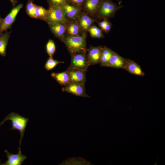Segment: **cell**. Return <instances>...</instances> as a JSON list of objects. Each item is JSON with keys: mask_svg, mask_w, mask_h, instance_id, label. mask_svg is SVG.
Segmentation results:
<instances>
[{"mask_svg": "<svg viewBox=\"0 0 165 165\" xmlns=\"http://www.w3.org/2000/svg\"><path fill=\"white\" fill-rule=\"evenodd\" d=\"M86 36V33L76 36H66L62 42L70 55L79 52L87 53Z\"/></svg>", "mask_w": 165, "mask_h": 165, "instance_id": "6da1fadb", "label": "cell"}, {"mask_svg": "<svg viewBox=\"0 0 165 165\" xmlns=\"http://www.w3.org/2000/svg\"><path fill=\"white\" fill-rule=\"evenodd\" d=\"M123 7L122 5H117L112 0H102L94 17L99 20H108L113 17L116 13Z\"/></svg>", "mask_w": 165, "mask_h": 165, "instance_id": "7a4b0ae2", "label": "cell"}, {"mask_svg": "<svg viewBox=\"0 0 165 165\" xmlns=\"http://www.w3.org/2000/svg\"><path fill=\"white\" fill-rule=\"evenodd\" d=\"M10 120L11 122L12 128L10 130H16L20 132V135L19 140V147L21 148V141L24 135L27 124L28 122V118L24 117L17 113L12 112L5 117L0 123V126L3 125L6 121Z\"/></svg>", "mask_w": 165, "mask_h": 165, "instance_id": "3957f363", "label": "cell"}, {"mask_svg": "<svg viewBox=\"0 0 165 165\" xmlns=\"http://www.w3.org/2000/svg\"><path fill=\"white\" fill-rule=\"evenodd\" d=\"M71 55V63L67 70L76 69L87 72L89 65L86 53L79 52Z\"/></svg>", "mask_w": 165, "mask_h": 165, "instance_id": "277c9868", "label": "cell"}, {"mask_svg": "<svg viewBox=\"0 0 165 165\" xmlns=\"http://www.w3.org/2000/svg\"><path fill=\"white\" fill-rule=\"evenodd\" d=\"M45 21L48 24L58 22H69L65 17L63 7L49 6Z\"/></svg>", "mask_w": 165, "mask_h": 165, "instance_id": "5b68a950", "label": "cell"}, {"mask_svg": "<svg viewBox=\"0 0 165 165\" xmlns=\"http://www.w3.org/2000/svg\"><path fill=\"white\" fill-rule=\"evenodd\" d=\"M23 6V5L21 3L14 7L6 16L4 18H3L0 27V35L4 31L10 28L18 13Z\"/></svg>", "mask_w": 165, "mask_h": 165, "instance_id": "8992f818", "label": "cell"}, {"mask_svg": "<svg viewBox=\"0 0 165 165\" xmlns=\"http://www.w3.org/2000/svg\"><path fill=\"white\" fill-rule=\"evenodd\" d=\"M64 15L68 22L76 20L81 13L82 8L67 2L63 7Z\"/></svg>", "mask_w": 165, "mask_h": 165, "instance_id": "52a82bcc", "label": "cell"}, {"mask_svg": "<svg viewBox=\"0 0 165 165\" xmlns=\"http://www.w3.org/2000/svg\"><path fill=\"white\" fill-rule=\"evenodd\" d=\"M85 84H80L70 82L65 87L62 88V90L71 93L78 96L90 97L85 92Z\"/></svg>", "mask_w": 165, "mask_h": 165, "instance_id": "ba28073f", "label": "cell"}, {"mask_svg": "<svg viewBox=\"0 0 165 165\" xmlns=\"http://www.w3.org/2000/svg\"><path fill=\"white\" fill-rule=\"evenodd\" d=\"M18 152L16 154L10 153L6 150L4 152L6 154L7 160L2 165H21L27 158V157L23 155L21 152V148H18Z\"/></svg>", "mask_w": 165, "mask_h": 165, "instance_id": "9c48e42d", "label": "cell"}, {"mask_svg": "<svg viewBox=\"0 0 165 165\" xmlns=\"http://www.w3.org/2000/svg\"><path fill=\"white\" fill-rule=\"evenodd\" d=\"M102 47L100 46L94 47L91 46L87 49V56L89 66L99 63Z\"/></svg>", "mask_w": 165, "mask_h": 165, "instance_id": "30bf717a", "label": "cell"}, {"mask_svg": "<svg viewBox=\"0 0 165 165\" xmlns=\"http://www.w3.org/2000/svg\"><path fill=\"white\" fill-rule=\"evenodd\" d=\"M82 33H86L92 24L97 20L82 12L76 20Z\"/></svg>", "mask_w": 165, "mask_h": 165, "instance_id": "8fae6325", "label": "cell"}, {"mask_svg": "<svg viewBox=\"0 0 165 165\" xmlns=\"http://www.w3.org/2000/svg\"><path fill=\"white\" fill-rule=\"evenodd\" d=\"M67 24L62 22H58L48 25L52 33L62 42L66 36Z\"/></svg>", "mask_w": 165, "mask_h": 165, "instance_id": "7c38bea8", "label": "cell"}, {"mask_svg": "<svg viewBox=\"0 0 165 165\" xmlns=\"http://www.w3.org/2000/svg\"><path fill=\"white\" fill-rule=\"evenodd\" d=\"M102 0H85L82 7L84 11L91 16L94 15L99 8Z\"/></svg>", "mask_w": 165, "mask_h": 165, "instance_id": "4fadbf2b", "label": "cell"}, {"mask_svg": "<svg viewBox=\"0 0 165 165\" xmlns=\"http://www.w3.org/2000/svg\"><path fill=\"white\" fill-rule=\"evenodd\" d=\"M126 59L114 52L106 67L123 69L126 64Z\"/></svg>", "mask_w": 165, "mask_h": 165, "instance_id": "5bb4252c", "label": "cell"}, {"mask_svg": "<svg viewBox=\"0 0 165 165\" xmlns=\"http://www.w3.org/2000/svg\"><path fill=\"white\" fill-rule=\"evenodd\" d=\"M67 70L69 74L70 82L76 83L85 84L86 81V71L76 69Z\"/></svg>", "mask_w": 165, "mask_h": 165, "instance_id": "9a60e30c", "label": "cell"}, {"mask_svg": "<svg viewBox=\"0 0 165 165\" xmlns=\"http://www.w3.org/2000/svg\"><path fill=\"white\" fill-rule=\"evenodd\" d=\"M123 69L135 75L143 76L145 75L140 66L130 59H127L126 64Z\"/></svg>", "mask_w": 165, "mask_h": 165, "instance_id": "2e32d148", "label": "cell"}, {"mask_svg": "<svg viewBox=\"0 0 165 165\" xmlns=\"http://www.w3.org/2000/svg\"><path fill=\"white\" fill-rule=\"evenodd\" d=\"M51 76L61 86H65L70 82L69 74L67 70L58 73L52 72Z\"/></svg>", "mask_w": 165, "mask_h": 165, "instance_id": "e0dca14e", "label": "cell"}, {"mask_svg": "<svg viewBox=\"0 0 165 165\" xmlns=\"http://www.w3.org/2000/svg\"><path fill=\"white\" fill-rule=\"evenodd\" d=\"M83 33L76 20L69 22L67 24L66 34L69 36H76Z\"/></svg>", "mask_w": 165, "mask_h": 165, "instance_id": "ac0fdd59", "label": "cell"}, {"mask_svg": "<svg viewBox=\"0 0 165 165\" xmlns=\"http://www.w3.org/2000/svg\"><path fill=\"white\" fill-rule=\"evenodd\" d=\"M114 52L106 46L102 47L99 63L101 66L106 67Z\"/></svg>", "mask_w": 165, "mask_h": 165, "instance_id": "d6986e66", "label": "cell"}, {"mask_svg": "<svg viewBox=\"0 0 165 165\" xmlns=\"http://www.w3.org/2000/svg\"><path fill=\"white\" fill-rule=\"evenodd\" d=\"M11 31H6L0 35V55H6V49Z\"/></svg>", "mask_w": 165, "mask_h": 165, "instance_id": "ffe728a7", "label": "cell"}, {"mask_svg": "<svg viewBox=\"0 0 165 165\" xmlns=\"http://www.w3.org/2000/svg\"><path fill=\"white\" fill-rule=\"evenodd\" d=\"M48 12V9L43 7L36 6L35 10V18L45 21Z\"/></svg>", "mask_w": 165, "mask_h": 165, "instance_id": "44dd1931", "label": "cell"}, {"mask_svg": "<svg viewBox=\"0 0 165 165\" xmlns=\"http://www.w3.org/2000/svg\"><path fill=\"white\" fill-rule=\"evenodd\" d=\"M88 31L92 38H101L104 37L103 31L95 25H91Z\"/></svg>", "mask_w": 165, "mask_h": 165, "instance_id": "7402d4cb", "label": "cell"}, {"mask_svg": "<svg viewBox=\"0 0 165 165\" xmlns=\"http://www.w3.org/2000/svg\"><path fill=\"white\" fill-rule=\"evenodd\" d=\"M64 63L63 61L54 59L53 57H49L45 64V68L47 71H50L55 68L57 64Z\"/></svg>", "mask_w": 165, "mask_h": 165, "instance_id": "603a6c76", "label": "cell"}, {"mask_svg": "<svg viewBox=\"0 0 165 165\" xmlns=\"http://www.w3.org/2000/svg\"><path fill=\"white\" fill-rule=\"evenodd\" d=\"M33 2V0L28 1L26 6V12L30 17L35 18V10L36 5Z\"/></svg>", "mask_w": 165, "mask_h": 165, "instance_id": "cb8c5ba5", "label": "cell"}, {"mask_svg": "<svg viewBox=\"0 0 165 165\" xmlns=\"http://www.w3.org/2000/svg\"><path fill=\"white\" fill-rule=\"evenodd\" d=\"M56 46L54 41L50 39L46 45V51L50 57H53L56 51Z\"/></svg>", "mask_w": 165, "mask_h": 165, "instance_id": "d4e9b609", "label": "cell"}, {"mask_svg": "<svg viewBox=\"0 0 165 165\" xmlns=\"http://www.w3.org/2000/svg\"><path fill=\"white\" fill-rule=\"evenodd\" d=\"M49 6L63 7L68 2L67 0H47Z\"/></svg>", "mask_w": 165, "mask_h": 165, "instance_id": "484cf974", "label": "cell"}, {"mask_svg": "<svg viewBox=\"0 0 165 165\" xmlns=\"http://www.w3.org/2000/svg\"><path fill=\"white\" fill-rule=\"evenodd\" d=\"M85 0H67L68 2L82 8Z\"/></svg>", "mask_w": 165, "mask_h": 165, "instance_id": "4316f807", "label": "cell"}, {"mask_svg": "<svg viewBox=\"0 0 165 165\" xmlns=\"http://www.w3.org/2000/svg\"><path fill=\"white\" fill-rule=\"evenodd\" d=\"M112 26V23L108 20L105 24L102 30L106 33H108L110 31Z\"/></svg>", "mask_w": 165, "mask_h": 165, "instance_id": "83f0119b", "label": "cell"}, {"mask_svg": "<svg viewBox=\"0 0 165 165\" xmlns=\"http://www.w3.org/2000/svg\"><path fill=\"white\" fill-rule=\"evenodd\" d=\"M11 2L13 6L14 7L15 6L16 4L17 3V0H9Z\"/></svg>", "mask_w": 165, "mask_h": 165, "instance_id": "f1b7e54d", "label": "cell"}, {"mask_svg": "<svg viewBox=\"0 0 165 165\" xmlns=\"http://www.w3.org/2000/svg\"><path fill=\"white\" fill-rule=\"evenodd\" d=\"M3 18H2L1 16H0V26H1V22H2V20Z\"/></svg>", "mask_w": 165, "mask_h": 165, "instance_id": "f546056e", "label": "cell"}]
</instances>
